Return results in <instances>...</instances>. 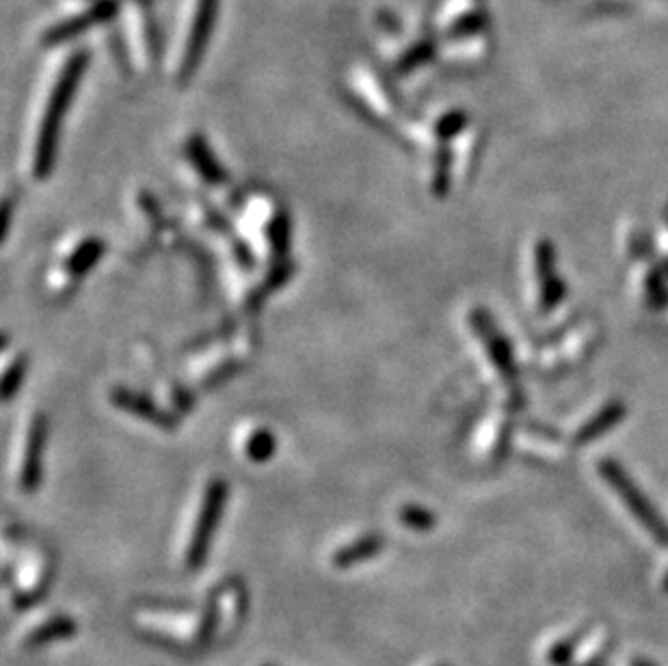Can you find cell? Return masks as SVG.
<instances>
[{
	"label": "cell",
	"instance_id": "cell-1",
	"mask_svg": "<svg viewBox=\"0 0 668 666\" xmlns=\"http://www.w3.org/2000/svg\"><path fill=\"white\" fill-rule=\"evenodd\" d=\"M87 63H89V55L85 50L74 52L72 59L63 65V70L55 83V89H52L50 93L46 111L42 115V124H39L35 154H33V171L37 178H46L50 169L55 167L61 122L74 98L76 87L80 83V76H83Z\"/></svg>",
	"mask_w": 668,
	"mask_h": 666
},
{
	"label": "cell",
	"instance_id": "cell-2",
	"mask_svg": "<svg viewBox=\"0 0 668 666\" xmlns=\"http://www.w3.org/2000/svg\"><path fill=\"white\" fill-rule=\"evenodd\" d=\"M225 500H227V485L223 481H212L206 489L202 511H199L189 550H186V567L189 569H199L204 565L210 552L212 537H215L219 526Z\"/></svg>",
	"mask_w": 668,
	"mask_h": 666
},
{
	"label": "cell",
	"instance_id": "cell-3",
	"mask_svg": "<svg viewBox=\"0 0 668 666\" xmlns=\"http://www.w3.org/2000/svg\"><path fill=\"white\" fill-rule=\"evenodd\" d=\"M217 5H219V0H197L193 24H191L189 37H186L184 55L180 63V78H189L195 72L197 63L202 61V55H204L206 44L212 33V26H215Z\"/></svg>",
	"mask_w": 668,
	"mask_h": 666
},
{
	"label": "cell",
	"instance_id": "cell-4",
	"mask_svg": "<svg viewBox=\"0 0 668 666\" xmlns=\"http://www.w3.org/2000/svg\"><path fill=\"white\" fill-rule=\"evenodd\" d=\"M117 9H119L117 0H96V3H93L89 9L76 13L74 18L65 20L57 26H52V29L46 33V44L48 46H59L63 42H68V39L93 29L96 24L113 18Z\"/></svg>",
	"mask_w": 668,
	"mask_h": 666
},
{
	"label": "cell",
	"instance_id": "cell-5",
	"mask_svg": "<svg viewBox=\"0 0 668 666\" xmlns=\"http://www.w3.org/2000/svg\"><path fill=\"white\" fill-rule=\"evenodd\" d=\"M126 33H128V50L132 59L139 68H150L154 63V52H156V39L150 16L145 13L141 5H130L126 9Z\"/></svg>",
	"mask_w": 668,
	"mask_h": 666
},
{
	"label": "cell",
	"instance_id": "cell-6",
	"mask_svg": "<svg viewBox=\"0 0 668 666\" xmlns=\"http://www.w3.org/2000/svg\"><path fill=\"white\" fill-rule=\"evenodd\" d=\"M46 442V422L42 416L33 418L31 431L26 435L24 457L20 463V487L24 491H35L42 481V452Z\"/></svg>",
	"mask_w": 668,
	"mask_h": 666
},
{
	"label": "cell",
	"instance_id": "cell-7",
	"mask_svg": "<svg viewBox=\"0 0 668 666\" xmlns=\"http://www.w3.org/2000/svg\"><path fill=\"white\" fill-rule=\"evenodd\" d=\"M102 251H104V243L100 241V238H96V236L83 238V241L76 243L70 249L68 256H63V260H61L63 277L70 279L72 284L78 282L80 277L89 273L93 266H96V262L102 256Z\"/></svg>",
	"mask_w": 668,
	"mask_h": 666
},
{
	"label": "cell",
	"instance_id": "cell-8",
	"mask_svg": "<svg viewBox=\"0 0 668 666\" xmlns=\"http://www.w3.org/2000/svg\"><path fill=\"white\" fill-rule=\"evenodd\" d=\"M113 403L119 409H126L128 414L145 418V420L156 424V426H163V429H171V426H173V420L165 414V411L160 409V407H156V403H152L150 398H145L141 394H135V392H130V390L122 388V390H117L113 394Z\"/></svg>",
	"mask_w": 668,
	"mask_h": 666
},
{
	"label": "cell",
	"instance_id": "cell-9",
	"mask_svg": "<svg viewBox=\"0 0 668 666\" xmlns=\"http://www.w3.org/2000/svg\"><path fill=\"white\" fill-rule=\"evenodd\" d=\"M357 89H359V96H362V102L368 106V111H372L374 117L381 119V122H387V119L392 117L394 106L390 100V93H387L383 83H379L377 78L372 76V72L368 70L359 72Z\"/></svg>",
	"mask_w": 668,
	"mask_h": 666
},
{
	"label": "cell",
	"instance_id": "cell-10",
	"mask_svg": "<svg viewBox=\"0 0 668 666\" xmlns=\"http://www.w3.org/2000/svg\"><path fill=\"white\" fill-rule=\"evenodd\" d=\"M383 545H385V539L381 535L359 537L333 554V565H336L338 569L355 567L359 563L368 561V558H372L374 554H379L383 550Z\"/></svg>",
	"mask_w": 668,
	"mask_h": 666
},
{
	"label": "cell",
	"instance_id": "cell-11",
	"mask_svg": "<svg viewBox=\"0 0 668 666\" xmlns=\"http://www.w3.org/2000/svg\"><path fill=\"white\" fill-rule=\"evenodd\" d=\"M186 152H189V158L193 161L195 169H197L199 173H202V178H204L206 182H210V184H219V182L225 180V178H223L225 173H223V169L219 167L217 158L212 156L210 148H208V145H206L202 139H199V137L189 139V145H186Z\"/></svg>",
	"mask_w": 668,
	"mask_h": 666
},
{
	"label": "cell",
	"instance_id": "cell-12",
	"mask_svg": "<svg viewBox=\"0 0 668 666\" xmlns=\"http://www.w3.org/2000/svg\"><path fill=\"white\" fill-rule=\"evenodd\" d=\"M78 630V625L70 617H55L46 623L39 625V628L26 638V645L29 647H44L55 641H61V638H70Z\"/></svg>",
	"mask_w": 668,
	"mask_h": 666
},
{
	"label": "cell",
	"instance_id": "cell-13",
	"mask_svg": "<svg viewBox=\"0 0 668 666\" xmlns=\"http://www.w3.org/2000/svg\"><path fill=\"white\" fill-rule=\"evenodd\" d=\"M277 448V442H275V437L271 431H266V429H256L249 439L245 442V452H247V459L253 461V463H266L271 457H273V452Z\"/></svg>",
	"mask_w": 668,
	"mask_h": 666
},
{
	"label": "cell",
	"instance_id": "cell-14",
	"mask_svg": "<svg viewBox=\"0 0 668 666\" xmlns=\"http://www.w3.org/2000/svg\"><path fill=\"white\" fill-rule=\"evenodd\" d=\"M400 522H403L407 528L411 530H418V532H426L435 526V515L429 513L422 506H413L407 504L403 511H400Z\"/></svg>",
	"mask_w": 668,
	"mask_h": 666
},
{
	"label": "cell",
	"instance_id": "cell-15",
	"mask_svg": "<svg viewBox=\"0 0 668 666\" xmlns=\"http://www.w3.org/2000/svg\"><path fill=\"white\" fill-rule=\"evenodd\" d=\"M24 375H26V359L16 357V362H13L5 370V377H3V398H5V401H11V396L20 390Z\"/></svg>",
	"mask_w": 668,
	"mask_h": 666
},
{
	"label": "cell",
	"instance_id": "cell-16",
	"mask_svg": "<svg viewBox=\"0 0 668 666\" xmlns=\"http://www.w3.org/2000/svg\"><path fill=\"white\" fill-rule=\"evenodd\" d=\"M580 636H582V632L576 634V636H571V638H565L563 643H558V645L550 651V664H554V666H565V664L573 658V654H576V647H578V643H580Z\"/></svg>",
	"mask_w": 668,
	"mask_h": 666
},
{
	"label": "cell",
	"instance_id": "cell-17",
	"mask_svg": "<svg viewBox=\"0 0 668 666\" xmlns=\"http://www.w3.org/2000/svg\"><path fill=\"white\" fill-rule=\"evenodd\" d=\"M215 628H217V608H215V604H210V608L206 610V615H204L202 625H199L197 641L206 645L212 638V634H215Z\"/></svg>",
	"mask_w": 668,
	"mask_h": 666
},
{
	"label": "cell",
	"instance_id": "cell-18",
	"mask_svg": "<svg viewBox=\"0 0 668 666\" xmlns=\"http://www.w3.org/2000/svg\"><path fill=\"white\" fill-rule=\"evenodd\" d=\"M634 666H653V664H649L647 660H636V662H634Z\"/></svg>",
	"mask_w": 668,
	"mask_h": 666
},
{
	"label": "cell",
	"instance_id": "cell-19",
	"mask_svg": "<svg viewBox=\"0 0 668 666\" xmlns=\"http://www.w3.org/2000/svg\"><path fill=\"white\" fill-rule=\"evenodd\" d=\"M599 662H601V658H595L591 664H584V666H599Z\"/></svg>",
	"mask_w": 668,
	"mask_h": 666
},
{
	"label": "cell",
	"instance_id": "cell-20",
	"mask_svg": "<svg viewBox=\"0 0 668 666\" xmlns=\"http://www.w3.org/2000/svg\"><path fill=\"white\" fill-rule=\"evenodd\" d=\"M664 589L668 591V576H666V582H664Z\"/></svg>",
	"mask_w": 668,
	"mask_h": 666
},
{
	"label": "cell",
	"instance_id": "cell-21",
	"mask_svg": "<svg viewBox=\"0 0 668 666\" xmlns=\"http://www.w3.org/2000/svg\"><path fill=\"white\" fill-rule=\"evenodd\" d=\"M266 666H271V664H266Z\"/></svg>",
	"mask_w": 668,
	"mask_h": 666
}]
</instances>
